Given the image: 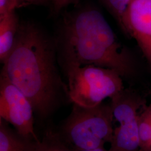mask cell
I'll return each mask as SVG.
<instances>
[{
    "instance_id": "obj_7",
    "label": "cell",
    "mask_w": 151,
    "mask_h": 151,
    "mask_svg": "<svg viewBox=\"0 0 151 151\" xmlns=\"http://www.w3.org/2000/svg\"><path fill=\"white\" fill-rule=\"evenodd\" d=\"M124 24L125 35L135 39L151 72V0H131Z\"/></svg>"
},
{
    "instance_id": "obj_6",
    "label": "cell",
    "mask_w": 151,
    "mask_h": 151,
    "mask_svg": "<svg viewBox=\"0 0 151 151\" xmlns=\"http://www.w3.org/2000/svg\"><path fill=\"white\" fill-rule=\"evenodd\" d=\"M34 113L27 97L1 72V119L12 125L16 133L22 137L39 142L34 131Z\"/></svg>"
},
{
    "instance_id": "obj_3",
    "label": "cell",
    "mask_w": 151,
    "mask_h": 151,
    "mask_svg": "<svg viewBox=\"0 0 151 151\" xmlns=\"http://www.w3.org/2000/svg\"><path fill=\"white\" fill-rule=\"evenodd\" d=\"M113 119L110 103H101L92 108L73 104L62 130L66 139L76 150H95L110 144Z\"/></svg>"
},
{
    "instance_id": "obj_15",
    "label": "cell",
    "mask_w": 151,
    "mask_h": 151,
    "mask_svg": "<svg viewBox=\"0 0 151 151\" xmlns=\"http://www.w3.org/2000/svg\"><path fill=\"white\" fill-rule=\"evenodd\" d=\"M76 151H109V150H106L105 147H103V148H99L91 150H76Z\"/></svg>"
},
{
    "instance_id": "obj_2",
    "label": "cell",
    "mask_w": 151,
    "mask_h": 151,
    "mask_svg": "<svg viewBox=\"0 0 151 151\" xmlns=\"http://www.w3.org/2000/svg\"><path fill=\"white\" fill-rule=\"evenodd\" d=\"M55 40L63 70L93 65L114 70L123 78L136 74L132 55L95 7H86L64 16Z\"/></svg>"
},
{
    "instance_id": "obj_11",
    "label": "cell",
    "mask_w": 151,
    "mask_h": 151,
    "mask_svg": "<svg viewBox=\"0 0 151 151\" xmlns=\"http://www.w3.org/2000/svg\"><path fill=\"white\" fill-rule=\"evenodd\" d=\"M117 22L121 30L126 34L124 19L131 0H100Z\"/></svg>"
},
{
    "instance_id": "obj_16",
    "label": "cell",
    "mask_w": 151,
    "mask_h": 151,
    "mask_svg": "<svg viewBox=\"0 0 151 151\" xmlns=\"http://www.w3.org/2000/svg\"><path fill=\"white\" fill-rule=\"evenodd\" d=\"M149 151H151V142H150V149H149Z\"/></svg>"
},
{
    "instance_id": "obj_1",
    "label": "cell",
    "mask_w": 151,
    "mask_h": 151,
    "mask_svg": "<svg viewBox=\"0 0 151 151\" xmlns=\"http://www.w3.org/2000/svg\"><path fill=\"white\" fill-rule=\"evenodd\" d=\"M57 62L55 39L38 25L20 22L15 45L1 72L27 97L41 118L53 111L62 92L68 95Z\"/></svg>"
},
{
    "instance_id": "obj_13",
    "label": "cell",
    "mask_w": 151,
    "mask_h": 151,
    "mask_svg": "<svg viewBox=\"0 0 151 151\" xmlns=\"http://www.w3.org/2000/svg\"><path fill=\"white\" fill-rule=\"evenodd\" d=\"M49 0H0V15L29 6L45 5Z\"/></svg>"
},
{
    "instance_id": "obj_12",
    "label": "cell",
    "mask_w": 151,
    "mask_h": 151,
    "mask_svg": "<svg viewBox=\"0 0 151 151\" xmlns=\"http://www.w3.org/2000/svg\"><path fill=\"white\" fill-rule=\"evenodd\" d=\"M34 151H73L65 145L58 135L52 133H48L42 140L36 143Z\"/></svg>"
},
{
    "instance_id": "obj_14",
    "label": "cell",
    "mask_w": 151,
    "mask_h": 151,
    "mask_svg": "<svg viewBox=\"0 0 151 151\" xmlns=\"http://www.w3.org/2000/svg\"><path fill=\"white\" fill-rule=\"evenodd\" d=\"M53 6L54 13H58L70 4H75L78 0H49Z\"/></svg>"
},
{
    "instance_id": "obj_8",
    "label": "cell",
    "mask_w": 151,
    "mask_h": 151,
    "mask_svg": "<svg viewBox=\"0 0 151 151\" xmlns=\"http://www.w3.org/2000/svg\"><path fill=\"white\" fill-rule=\"evenodd\" d=\"M20 24L16 11L0 15V60L2 65L14 48Z\"/></svg>"
},
{
    "instance_id": "obj_9",
    "label": "cell",
    "mask_w": 151,
    "mask_h": 151,
    "mask_svg": "<svg viewBox=\"0 0 151 151\" xmlns=\"http://www.w3.org/2000/svg\"><path fill=\"white\" fill-rule=\"evenodd\" d=\"M37 142L14 133L5 121L1 119L0 151H34Z\"/></svg>"
},
{
    "instance_id": "obj_4",
    "label": "cell",
    "mask_w": 151,
    "mask_h": 151,
    "mask_svg": "<svg viewBox=\"0 0 151 151\" xmlns=\"http://www.w3.org/2000/svg\"><path fill=\"white\" fill-rule=\"evenodd\" d=\"M63 70L68 81V96L81 106H96L124 88L123 78L111 69L87 65Z\"/></svg>"
},
{
    "instance_id": "obj_5",
    "label": "cell",
    "mask_w": 151,
    "mask_h": 151,
    "mask_svg": "<svg viewBox=\"0 0 151 151\" xmlns=\"http://www.w3.org/2000/svg\"><path fill=\"white\" fill-rule=\"evenodd\" d=\"M114 118L119 126L114 130L109 151H140L138 111L145 108V100L131 88H123L111 99Z\"/></svg>"
},
{
    "instance_id": "obj_10",
    "label": "cell",
    "mask_w": 151,
    "mask_h": 151,
    "mask_svg": "<svg viewBox=\"0 0 151 151\" xmlns=\"http://www.w3.org/2000/svg\"><path fill=\"white\" fill-rule=\"evenodd\" d=\"M138 132L140 151H149L151 139V101L139 114Z\"/></svg>"
}]
</instances>
